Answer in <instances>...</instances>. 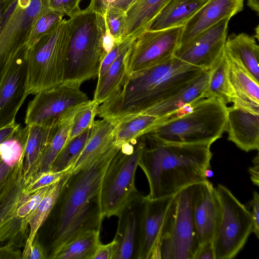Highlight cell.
<instances>
[{
    "mask_svg": "<svg viewBox=\"0 0 259 259\" xmlns=\"http://www.w3.org/2000/svg\"><path fill=\"white\" fill-rule=\"evenodd\" d=\"M120 148L114 145L85 167L64 176L49 215L52 224L45 249L47 258L53 259L61 247L78 236L90 231H100L104 219L101 203L102 179Z\"/></svg>",
    "mask_w": 259,
    "mask_h": 259,
    "instance_id": "6da1fadb",
    "label": "cell"
},
{
    "mask_svg": "<svg viewBox=\"0 0 259 259\" xmlns=\"http://www.w3.org/2000/svg\"><path fill=\"white\" fill-rule=\"evenodd\" d=\"M139 166L147 179L150 199L174 195L184 188L208 180L212 153L211 144H178L161 141L148 134Z\"/></svg>",
    "mask_w": 259,
    "mask_h": 259,
    "instance_id": "7a4b0ae2",
    "label": "cell"
},
{
    "mask_svg": "<svg viewBox=\"0 0 259 259\" xmlns=\"http://www.w3.org/2000/svg\"><path fill=\"white\" fill-rule=\"evenodd\" d=\"M203 71L174 56L128 74L118 92L99 105L97 115L115 122L142 114L174 95Z\"/></svg>",
    "mask_w": 259,
    "mask_h": 259,
    "instance_id": "3957f363",
    "label": "cell"
},
{
    "mask_svg": "<svg viewBox=\"0 0 259 259\" xmlns=\"http://www.w3.org/2000/svg\"><path fill=\"white\" fill-rule=\"evenodd\" d=\"M68 20L70 37L63 82L81 85L98 77L106 55L102 43L106 30L105 17L89 5Z\"/></svg>",
    "mask_w": 259,
    "mask_h": 259,
    "instance_id": "277c9868",
    "label": "cell"
},
{
    "mask_svg": "<svg viewBox=\"0 0 259 259\" xmlns=\"http://www.w3.org/2000/svg\"><path fill=\"white\" fill-rule=\"evenodd\" d=\"M203 183L189 185L175 194L149 259H194L200 243L194 209Z\"/></svg>",
    "mask_w": 259,
    "mask_h": 259,
    "instance_id": "5b68a950",
    "label": "cell"
},
{
    "mask_svg": "<svg viewBox=\"0 0 259 259\" xmlns=\"http://www.w3.org/2000/svg\"><path fill=\"white\" fill-rule=\"evenodd\" d=\"M227 105L214 98L191 104L184 114L158 123L148 134L161 141L178 144H211L226 131Z\"/></svg>",
    "mask_w": 259,
    "mask_h": 259,
    "instance_id": "8992f818",
    "label": "cell"
},
{
    "mask_svg": "<svg viewBox=\"0 0 259 259\" xmlns=\"http://www.w3.org/2000/svg\"><path fill=\"white\" fill-rule=\"evenodd\" d=\"M69 37V22L63 18L28 49V95L63 82Z\"/></svg>",
    "mask_w": 259,
    "mask_h": 259,
    "instance_id": "52a82bcc",
    "label": "cell"
},
{
    "mask_svg": "<svg viewBox=\"0 0 259 259\" xmlns=\"http://www.w3.org/2000/svg\"><path fill=\"white\" fill-rule=\"evenodd\" d=\"M144 145L142 136L122 145L109 162L101 189L104 218L117 217L122 208L139 192L135 186V175Z\"/></svg>",
    "mask_w": 259,
    "mask_h": 259,
    "instance_id": "ba28073f",
    "label": "cell"
},
{
    "mask_svg": "<svg viewBox=\"0 0 259 259\" xmlns=\"http://www.w3.org/2000/svg\"><path fill=\"white\" fill-rule=\"evenodd\" d=\"M221 206V219L212 240L215 259L234 258L252 233V220L247 207L226 187L215 188Z\"/></svg>",
    "mask_w": 259,
    "mask_h": 259,
    "instance_id": "9c48e42d",
    "label": "cell"
},
{
    "mask_svg": "<svg viewBox=\"0 0 259 259\" xmlns=\"http://www.w3.org/2000/svg\"><path fill=\"white\" fill-rule=\"evenodd\" d=\"M80 85L63 82L41 91L29 102L26 112V125L51 128L90 100Z\"/></svg>",
    "mask_w": 259,
    "mask_h": 259,
    "instance_id": "30bf717a",
    "label": "cell"
},
{
    "mask_svg": "<svg viewBox=\"0 0 259 259\" xmlns=\"http://www.w3.org/2000/svg\"><path fill=\"white\" fill-rule=\"evenodd\" d=\"M184 26L146 30L132 42L126 56L127 74L162 63L172 57Z\"/></svg>",
    "mask_w": 259,
    "mask_h": 259,
    "instance_id": "8fae6325",
    "label": "cell"
},
{
    "mask_svg": "<svg viewBox=\"0 0 259 259\" xmlns=\"http://www.w3.org/2000/svg\"><path fill=\"white\" fill-rule=\"evenodd\" d=\"M230 19L221 20L179 46L174 56L203 70H209L224 52Z\"/></svg>",
    "mask_w": 259,
    "mask_h": 259,
    "instance_id": "7c38bea8",
    "label": "cell"
},
{
    "mask_svg": "<svg viewBox=\"0 0 259 259\" xmlns=\"http://www.w3.org/2000/svg\"><path fill=\"white\" fill-rule=\"evenodd\" d=\"M27 50L26 46L17 54L0 84V129L16 122V114L28 95Z\"/></svg>",
    "mask_w": 259,
    "mask_h": 259,
    "instance_id": "4fadbf2b",
    "label": "cell"
},
{
    "mask_svg": "<svg viewBox=\"0 0 259 259\" xmlns=\"http://www.w3.org/2000/svg\"><path fill=\"white\" fill-rule=\"evenodd\" d=\"M146 196L138 192L119 213L117 231L114 237L118 249L114 259H137L141 224Z\"/></svg>",
    "mask_w": 259,
    "mask_h": 259,
    "instance_id": "5bb4252c",
    "label": "cell"
},
{
    "mask_svg": "<svg viewBox=\"0 0 259 259\" xmlns=\"http://www.w3.org/2000/svg\"><path fill=\"white\" fill-rule=\"evenodd\" d=\"M243 6L244 0H207L184 26L179 46L221 20L231 18L241 12Z\"/></svg>",
    "mask_w": 259,
    "mask_h": 259,
    "instance_id": "9a60e30c",
    "label": "cell"
},
{
    "mask_svg": "<svg viewBox=\"0 0 259 259\" xmlns=\"http://www.w3.org/2000/svg\"><path fill=\"white\" fill-rule=\"evenodd\" d=\"M174 195L155 199L146 196L137 259H149L158 241L166 213Z\"/></svg>",
    "mask_w": 259,
    "mask_h": 259,
    "instance_id": "2e32d148",
    "label": "cell"
},
{
    "mask_svg": "<svg viewBox=\"0 0 259 259\" xmlns=\"http://www.w3.org/2000/svg\"><path fill=\"white\" fill-rule=\"evenodd\" d=\"M228 139L241 150H258L259 113L232 105L227 107Z\"/></svg>",
    "mask_w": 259,
    "mask_h": 259,
    "instance_id": "e0dca14e",
    "label": "cell"
},
{
    "mask_svg": "<svg viewBox=\"0 0 259 259\" xmlns=\"http://www.w3.org/2000/svg\"><path fill=\"white\" fill-rule=\"evenodd\" d=\"M225 50L228 78L234 94L233 105L259 113V81L236 57Z\"/></svg>",
    "mask_w": 259,
    "mask_h": 259,
    "instance_id": "ac0fdd59",
    "label": "cell"
},
{
    "mask_svg": "<svg viewBox=\"0 0 259 259\" xmlns=\"http://www.w3.org/2000/svg\"><path fill=\"white\" fill-rule=\"evenodd\" d=\"M221 217V206L216 188L207 180L194 206V217L200 245L212 241Z\"/></svg>",
    "mask_w": 259,
    "mask_h": 259,
    "instance_id": "d6986e66",
    "label": "cell"
},
{
    "mask_svg": "<svg viewBox=\"0 0 259 259\" xmlns=\"http://www.w3.org/2000/svg\"><path fill=\"white\" fill-rule=\"evenodd\" d=\"M209 70H203L199 75L174 95L159 103L142 114L163 118L183 107L204 99Z\"/></svg>",
    "mask_w": 259,
    "mask_h": 259,
    "instance_id": "ffe728a7",
    "label": "cell"
},
{
    "mask_svg": "<svg viewBox=\"0 0 259 259\" xmlns=\"http://www.w3.org/2000/svg\"><path fill=\"white\" fill-rule=\"evenodd\" d=\"M115 124L114 121L107 118L95 121L90 137L67 174L77 171L85 167L114 145Z\"/></svg>",
    "mask_w": 259,
    "mask_h": 259,
    "instance_id": "44dd1931",
    "label": "cell"
},
{
    "mask_svg": "<svg viewBox=\"0 0 259 259\" xmlns=\"http://www.w3.org/2000/svg\"><path fill=\"white\" fill-rule=\"evenodd\" d=\"M170 0H137L125 12L122 39H135L147 30Z\"/></svg>",
    "mask_w": 259,
    "mask_h": 259,
    "instance_id": "7402d4cb",
    "label": "cell"
},
{
    "mask_svg": "<svg viewBox=\"0 0 259 259\" xmlns=\"http://www.w3.org/2000/svg\"><path fill=\"white\" fill-rule=\"evenodd\" d=\"M207 0H170L153 19L147 30L184 26Z\"/></svg>",
    "mask_w": 259,
    "mask_h": 259,
    "instance_id": "603a6c76",
    "label": "cell"
},
{
    "mask_svg": "<svg viewBox=\"0 0 259 259\" xmlns=\"http://www.w3.org/2000/svg\"><path fill=\"white\" fill-rule=\"evenodd\" d=\"M28 135L24 149L23 170L25 185L37 175L48 142L51 128L27 125Z\"/></svg>",
    "mask_w": 259,
    "mask_h": 259,
    "instance_id": "cb8c5ba5",
    "label": "cell"
},
{
    "mask_svg": "<svg viewBox=\"0 0 259 259\" xmlns=\"http://www.w3.org/2000/svg\"><path fill=\"white\" fill-rule=\"evenodd\" d=\"M133 41L121 51L110 68L97 81L93 100L99 105L113 97L123 85L128 75L126 56Z\"/></svg>",
    "mask_w": 259,
    "mask_h": 259,
    "instance_id": "d4e9b609",
    "label": "cell"
},
{
    "mask_svg": "<svg viewBox=\"0 0 259 259\" xmlns=\"http://www.w3.org/2000/svg\"><path fill=\"white\" fill-rule=\"evenodd\" d=\"M225 49L259 81V47L254 37L245 33L232 34L227 37Z\"/></svg>",
    "mask_w": 259,
    "mask_h": 259,
    "instance_id": "484cf974",
    "label": "cell"
},
{
    "mask_svg": "<svg viewBox=\"0 0 259 259\" xmlns=\"http://www.w3.org/2000/svg\"><path fill=\"white\" fill-rule=\"evenodd\" d=\"M158 118L140 114L122 118L115 122L114 144L118 147L132 142L148 133L155 126Z\"/></svg>",
    "mask_w": 259,
    "mask_h": 259,
    "instance_id": "4316f807",
    "label": "cell"
},
{
    "mask_svg": "<svg viewBox=\"0 0 259 259\" xmlns=\"http://www.w3.org/2000/svg\"><path fill=\"white\" fill-rule=\"evenodd\" d=\"M204 98H214L224 104L232 103L234 94L228 76V61L225 50L209 70Z\"/></svg>",
    "mask_w": 259,
    "mask_h": 259,
    "instance_id": "83f0119b",
    "label": "cell"
},
{
    "mask_svg": "<svg viewBox=\"0 0 259 259\" xmlns=\"http://www.w3.org/2000/svg\"><path fill=\"white\" fill-rule=\"evenodd\" d=\"M64 177L50 187L37 207L31 214L28 222L30 232L22 252V259L27 258L31 245L37 235L38 230L48 218L59 195Z\"/></svg>",
    "mask_w": 259,
    "mask_h": 259,
    "instance_id": "f1b7e54d",
    "label": "cell"
},
{
    "mask_svg": "<svg viewBox=\"0 0 259 259\" xmlns=\"http://www.w3.org/2000/svg\"><path fill=\"white\" fill-rule=\"evenodd\" d=\"M77 109L71 112L51 128L47 145L37 174L50 170L53 162L67 142L73 118Z\"/></svg>",
    "mask_w": 259,
    "mask_h": 259,
    "instance_id": "f546056e",
    "label": "cell"
},
{
    "mask_svg": "<svg viewBox=\"0 0 259 259\" xmlns=\"http://www.w3.org/2000/svg\"><path fill=\"white\" fill-rule=\"evenodd\" d=\"M100 231L87 232L61 247L53 259H92L100 243Z\"/></svg>",
    "mask_w": 259,
    "mask_h": 259,
    "instance_id": "4dcf8cb0",
    "label": "cell"
},
{
    "mask_svg": "<svg viewBox=\"0 0 259 259\" xmlns=\"http://www.w3.org/2000/svg\"><path fill=\"white\" fill-rule=\"evenodd\" d=\"M93 128L94 124L67 143L55 160L50 170L54 172L70 170L90 137Z\"/></svg>",
    "mask_w": 259,
    "mask_h": 259,
    "instance_id": "1f68e13d",
    "label": "cell"
},
{
    "mask_svg": "<svg viewBox=\"0 0 259 259\" xmlns=\"http://www.w3.org/2000/svg\"><path fill=\"white\" fill-rule=\"evenodd\" d=\"M64 15L53 11L42 5L41 10L34 20L28 36L27 48L35 44L57 23L63 19Z\"/></svg>",
    "mask_w": 259,
    "mask_h": 259,
    "instance_id": "d6a6232c",
    "label": "cell"
},
{
    "mask_svg": "<svg viewBox=\"0 0 259 259\" xmlns=\"http://www.w3.org/2000/svg\"><path fill=\"white\" fill-rule=\"evenodd\" d=\"M99 106L95 101L90 100L78 108L74 115L66 143L93 126Z\"/></svg>",
    "mask_w": 259,
    "mask_h": 259,
    "instance_id": "836d02e7",
    "label": "cell"
},
{
    "mask_svg": "<svg viewBox=\"0 0 259 259\" xmlns=\"http://www.w3.org/2000/svg\"><path fill=\"white\" fill-rule=\"evenodd\" d=\"M24 157V155L14 166L9 165L0 158V204L23 177Z\"/></svg>",
    "mask_w": 259,
    "mask_h": 259,
    "instance_id": "e575fe53",
    "label": "cell"
},
{
    "mask_svg": "<svg viewBox=\"0 0 259 259\" xmlns=\"http://www.w3.org/2000/svg\"><path fill=\"white\" fill-rule=\"evenodd\" d=\"M50 186L40 188L30 194H24L22 193L15 214V217L17 219L21 220L22 233H24L26 231L31 214L37 207Z\"/></svg>",
    "mask_w": 259,
    "mask_h": 259,
    "instance_id": "d590c367",
    "label": "cell"
},
{
    "mask_svg": "<svg viewBox=\"0 0 259 259\" xmlns=\"http://www.w3.org/2000/svg\"><path fill=\"white\" fill-rule=\"evenodd\" d=\"M25 185L23 176L0 204V228L15 217Z\"/></svg>",
    "mask_w": 259,
    "mask_h": 259,
    "instance_id": "8d00e7d4",
    "label": "cell"
},
{
    "mask_svg": "<svg viewBox=\"0 0 259 259\" xmlns=\"http://www.w3.org/2000/svg\"><path fill=\"white\" fill-rule=\"evenodd\" d=\"M68 171L54 172L51 170L39 173L28 184L25 185L22 190L24 194H31L37 190L50 186L61 180Z\"/></svg>",
    "mask_w": 259,
    "mask_h": 259,
    "instance_id": "74e56055",
    "label": "cell"
},
{
    "mask_svg": "<svg viewBox=\"0 0 259 259\" xmlns=\"http://www.w3.org/2000/svg\"><path fill=\"white\" fill-rule=\"evenodd\" d=\"M104 16L107 27L115 40H122L125 12L111 8L107 10Z\"/></svg>",
    "mask_w": 259,
    "mask_h": 259,
    "instance_id": "f35d334b",
    "label": "cell"
},
{
    "mask_svg": "<svg viewBox=\"0 0 259 259\" xmlns=\"http://www.w3.org/2000/svg\"><path fill=\"white\" fill-rule=\"evenodd\" d=\"M81 0H42V5L50 10L70 17L80 10Z\"/></svg>",
    "mask_w": 259,
    "mask_h": 259,
    "instance_id": "ab89813d",
    "label": "cell"
},
{
    "mask_svg": "<svg viewBox=\"0 0 259 259\" xmlns=\"http://www.w3.org/2000/svg\"><path fill=\"white\" fill-rule=\"evenodd\" d=\"M137 0H91L89 6L103 16L107 10L113 8L124 12Z\"/></svg>",
    "mask_w": 259,
    "mask_h": 259,
    "instance_id": "60d3db41",
    "label": "cell"
},
{
    "mask_svg": "<svg viewBox=\"0 0 259 259\" xmlns=\"http://www.w3.org/2000/svg\"><path fill=\"white\" fill-rule=\"evenodd\" d=\"M134 40V39H123L116 41L113 48L105 56L101 62L97 77L98 80L102 77L110 68L121 51Z\"/></svg>",
    "mask_w": 259,
    "mask_h": 259,
    "instance_id": "b9f144b4",
    "label": "cell"
},
{
    "mask_svg": "<svg viewBox=\"0 0 259 259\" xmlns=\"http://www.w3.org/2000/svg\"><path fill=\"white\" fill-rule=\"evenodd\" d=\"M118 249V242L114 238L113 240L106 244L101 242L98 245L92 259H114Z\"/></svg>",
    "mask_w": 259,
    "mask_h": 259,
    "instance_id": "7bdbcfd3",
    "label": "cell"
},
{
    "mask_svg": "<svg viewBox=\"0 0 259 259\" xmlns=\"http://www.w3.org/2000/svg\"><path fill=\"white\" fill-rule=\"evenodd\" d=\"M20 232H22L21 220L15 216L0 228V242L14 238Z\"/></svg>",
    "mask_w": 259,
    "mask_h": 259,
    "instance_id": "ee69618b",
    "label": "cell"
},
{
    "mask_svg": "<svg viewBox=\"0 0 259 259\" xmlns=\"http://www.w3.org/2000/svg\"><path fill=\"white\" fill-rule=\"evenodd\" d=\"M251 211L249 210L252 220V230L256 237L259 238V197L256 191L253 193V198L249 202Z\"/></svg>",
    "mask_w": 259,
    "mask_h": 259,
    "instance_id": "f6af8a7d",
    "label": "cell"
},
{
    "mask_svg": "<svg viewBox=\"0 0 259 259\" xmlns=\"http://www.w3.org/2000/svg\"><path fill=\"white\" fill-rule=\"evenodd\" d=\"M47 254L44 246L36 236L32 243L27 259H46Z\"/></svg>",
    "mask_w": 259,
    "mask_h": 259,
    "instance_id": "bcb514c9",
    "label": "cell"
},
{
    "mask_svg": "<svg viewBox=\"0 0 259 259\" xmlns=\"http://www.w3.org/2000/svg\"><path fill=\"white\" fill-rule=\"evenodd\" d=\"M194 259H215L212 241L206 242L201 244Z\"/></svg>",
    "mask_w": 259,
    "mask_h": 259,
    "instance_id": "7dc6e473",
    "label": "cell"
},
{
    "mask_svg": "<svg viewBox=\"0 0 259 259\" xmlns=\"http://www.w3.org/2000/svg\"><path fill=\"white\" fill-rule=\"evenodd\" d=\"M22 253L15 250L11 244L0 247V258H22Z\"/></svg>",
    "mask_w": 259,
    "mask_h": 259,
    "instance_id": "c3c4849f",
    "label": "cell"
},
{
    "mask_svg": "<svg viewBox=\"0 0 259 259\" xmlns=\"http://www.w3.org/2000/svg\"><path fill=\"white\" fill-rule=\"evenodd\" d=\"M116 41L106 24V30L103 37L102 43L103 49L106 54L113 48Z\"/></svg>",
    "mask_w": 259,
    "mask_h": 259,
    "instance_id": "681fc988",
    "label": "cell"
},
{
    "mask_svg": "<svg viewBox=\"0 0 259 259\" xmlns=\"http://www.w3.org/2000/svg\"><path fill=\"white\" fill-rule=\"evenodd\" d=\"M258 155L257 154L253 160V166L249 167L248 171L250 175V178L252 183L256 186H258Z\"/></svg>",
    "mask_w": 259,
    "mask_h": 259,
    "instance_id": "f907efd6",
    "label": "cell"
},
{
    "mask_svg": "<svg viewBox=\"0 0 259 259\" xmlns=\"http://www.w3.org/2000/svg\"><path fill=\"white\" fill-rule=\"evenodd\" d=\"M20 125V124L15 122L14 124L0 129V144L8 138Z\"/></svg>",
    "mask_w": 259,
    "mask_h": 259,
    "instance_id": "816d5d0a",
    "label": "cell"
},
{
    "mask_svg": "<svg viewBox=\"0 0 259 259\" xmlns=\"http://www.w3.org/2000/svg\"><path fill=\"white\" fill-rule=\"evenodd\" d=\"M13 0H0V26L6 12Z\"/></svg>",
    "mask_w": 259,
    "mask_h": 259,
    "instance_id": "f5cc1de1",
    "label": "cell"
},
{
    "mask_svg": "<svg viewBox=\"0 0 259 259\" xmlns=\"http://www.w3.org/2000/svg\"><path fill=\"white\" fill-rule=\"evenodd\" d=\"M247 6L258 15L259 0H247Z\"/></svg>",
    "mask_w": 259,
    "mask_h": 259,
    "instance_id": "db71d44e",
    "label": "cell"
},
{
    "mask_svg": "<svg viewBox=\"0 0 259 259\" xmlns=\"http://www.w3.org/2000/svg\"><path fill=\"white\" fill-rule=\"evenodd\" d=\"M255 33L256 35L254 36V38L256 37L257 39H258V26H257L256 28L255 29Z\"/></svg>",
    "mask_w": 259,
    "mask_h": 259,
    "instance_id": "11a10c76",
    "label": "cell"
}]
</instances>
